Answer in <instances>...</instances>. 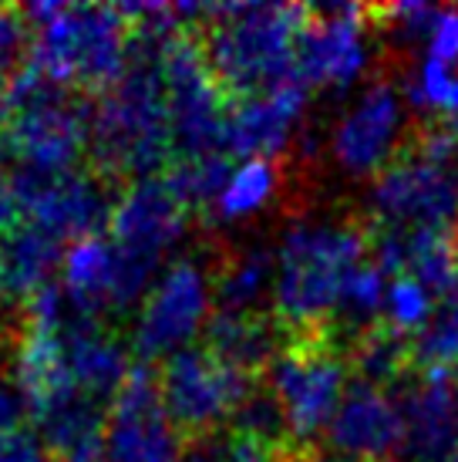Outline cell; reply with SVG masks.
Listing matches in <instances>:
<instances>
[{"label": "cell", "mask_w": 458, "mask_h": 462, "mask_svg": "<svg viewBox=\"0 0 458 462\" xmlns=\"http://www.w3.org/2000/svg\"><path fill=\"white\" fill-rule=\"evenodd\" d=\"M327 439L344 462H395L405 456L401 402L391 388L354 378L327 429Z\"/></svg>", "instance_id": "15"}, {"label": "cell", "mask_w": 458, "mask_h": 462, "mask_svg": "<svg viewBox=\"0 0 458 462\" xmlns=\"http://www.w3.org/2000/svg\"><path fill=\"white\" fill-rule=\"evenodd\" d=\"M21 223V213H17V203H14L7 182L0 176V300L7 297V281H4V233Z\"/></svg>", "instance_id": "29"}, {"label": "cell", "mask_w": 458, "mask_h": 462, "mask_svg": "<svg viewBox=\"0 0 458 462\" xmlns=\"http://www.w3.org/2000/svg\"><path fill=\"white\" fill-rule=\"evenodd\" d=\"M64 244L38 230L34 223L21 219L4 233V281L7 297L31 300L41 287L51 283V273L64 263Z\"/></svg>", "instance_id": "20"}, {"label": "cell", "mask_w": 458, "mask_h": 462, "mask_svg": "<svg viewBox=\"0 0 458 462\" xmlns=\"http://www.w3.org/2000/svg\"><path fill=\"white\" fill-rule=\"evenodd\" d=\"M31 61L64 88L112 91L132 61V21L122 7L102 4H31Z\"/></svg>", "instance_id": "3"}, {"label": "cell", "mask_w": 458, "mask_h": 462, "mask_svg": "<svg viewBox=\"0 0 458 462\" xmlns=\"http://www.w3.org/2000/svg\"><path fill=\"white\" fill-rule=\"evenodd\" d=\"M7 81H11V78H4V75H0V95L7 91Z\"/></svg>", "instance_id": "31"}, {"label": "cell", "mask_w": 458, "mask_h": 462, "mask_svg": "<svg viewBox=\"0 0 458 462\" xmlns=\"http://www.w3.org/2000/svg\"><path fill=\"white\" fill-rule=\"evenodd\" d=\"M159 388L169 419L186 439L216 432L236 415L246 395L256 388V374L233 368L209 347H186L166 358Z\"/></svg>", "instance_id": "7"}, {"label": "cell", "mask_w": 458, "mask_h": 462, "mask_svg": "<svg viewBox=\"0 0 458 462\" xmlns=\"http://www.w3.org/2000/svg\"><path fill=\"white\" fill-rule=\"evenodd\" d=\"M438 310L435 297L411 277H395L388 283V297H384V318L381 321L398 331L401 337H415L418 331H425V324L432 321V314Z\"/></svg>", "instance_id": "25"}, {"label": "cell", "mask_w": 458, "mask_h": 462, "mask_svg": "<svg viewBox=\"0 0 458 462\" xmlns=\"http://www.w3.org/2000/svg\"><path fill=\"white\" fill-rule=\"evenodd\" d=\"M27 54H34V27L27 21V14L17 7H0V75H17L24 68Z\"/></svg>", "instance_id": "26"}, {"label": "cell", "mask_w": 458, "mask_h": 462, "mask_svg": "<svg viewBox=\"0 0 458 462\" xmlns=\"http://www.w3.org/2000/svg\"><path fill=\"white\" fill-rule=\"evenodd\" d=\"M162 68L176 159L226 155V118L233 102L213 75L192 27L176 34Z\"/></svg>", "instance_id": "6"}, {"label": "cell", "mask_w": 458, "mask_h": 462, "mask_svg": "<svg viewBox=\"0 0 458 462\" xmlns=\"http://www.w3.org/2000/svg\"><path fill=\"white\" fill-rule=\"evenodd\" d=\"M405 415V456L448 462L458 449V382L445 372H418L398 392Z\"/></svg>", "instance_id": "16"}, {"label": "cell", "mask_w": 458, "mask_h": 462, "mask_svg": "<svg viewBox=\"0 0 458 462\" xmlns=\"http://www.w3.org/2000/svg\"><path fill=\"white\" fill-rule=\"evenodd\" d=\"M351 355L331 331L287 334L280 355L270 361L267 388L280 402L293 442H307L331 429L347 395Z\"/></svg>", "instance_id": "5"}, {"label": "cell", "mask_w": 458, "mask_h": 462, "mask_svg": "<svg viewBox=\"0 0 458 462\" xmlns=\"http://www.w3.org/2000/svg\"><path fill=\"white\" fill-rule=\"evenodd\" d=\"M186 439L169 419L159 372L132 365L105 425V462H182Z\"/></svg>", "instance_id": "10"}, {"label": "cell", "mask_w": 458, "mask_h": 462, "mask_svg": "<svg viewBox=\"0 0 458 462\" xmlns=\"http://www.w3.org/2000/svg\"><path fill=\"white\" fill-rule=\"evenodd\" d=\"M368 260V226L354 219H297L277 250L273 310L283 331H327L347 283Z\"/></svg>", "instance_id": "1"}, {"label": "cell", "mask_w": 458, "mask_h": 462, "mask_svg": "<svg viewBox=\"0 0 458 462\" xmlns=\"http://www.w3.org/2000/svg\"><path fill=\"white\" fill-rule=\"evenodd\" d=\"M310 7L300 4H206L192 27L229 102L253 98L293 81L297 41Z\"/></svg>", "instance_id": "2"}, {"label": "cell", "mask_w": 458, "mask_h": 462, "mask_svg": "<svg viewBox=\"0 0 458 462\" xmlns=\"http://www.w3.org/2000/svg\"><path fill=\"white\" fill-rule=\"evenodd\" d=\"M287 331L263 310H216L206 324V347L246 374H260L280 355Z\"/></svg>", "instance_id": "19"}, {"label": "cell", "mask_w": 458, "mask_h": 462, "mask_svg": "<svg viewBox=\"0 0 458 462\" xmlns=\"http://www.w3.org/2000/svg\"><path fill=\"white\" fill-rule=\"evenodd\" d=\"M216 300L219 310H260V300L277 283V254L267 246H243L223 257L216 270Z\"/></svg>", "instance_id": "21"}, {"label": "cell", "mask_w": 458, "mask_h": 462, "mask_svg": "<svg viewBox=\"0 0 458 462\" xmlns=\"http://www.w3.org/2000/svg\"><path fill=\"white\" fill-rule=\"evenodd\" d=\"M448 462H458V449H455V456H452V459H448Z\"/></svg>", "instance_id": "32"}, {"label": "cell", "mask_w": 458, "mask_h": 462, "mask_svg": "<svg viewBox=\"0 0 458 462\" xmlns=\"http://www.w3.org/2000/svg\"><path fill=\"white\" fill-rule=\"evenodd\" d=\"M405 98L391 81H371L351 112L337 122L331 152L351 176H378L401 152Z\"/></svg>", "instance_id": "14"}, {"label": "cell", "mask_w": 458, "mask_h": 462, "mask_svg": "<svg viewBox=\"0 0 458 462\" xmlns=\"http://www.w3.org/2000/svg\"><path fill=\"white\" fill-rule=\"evenodd\" d=\"M283 186V172L273 159H246L243 166H236L229 172L223 193L213 203V217L219 223H236L260 213L263 206L277 196V189Z\"/></svg>", "instance_id": "22"}, {"label": "cell", "mask_w": 458, "mask_h": 462, "mask_svg": "<svg viewBox=\"0 0 458 462\" xmlns=\"http://www.w3.org/2000/svg\"><path fill=\"white\" fill-rule=\"evenodd\" d=\"M189 223V206L182 203L162 176L135 180L114 199L108 217V240L128 257L159 270L166 254L182 240Z\"/></svg>", "instance_id": "13"}, {"label": "cell", "mask_w": 458, "mask_h": 462, "mask_svg": "<svg viewBox=\"0 0 458 462\" xmlns=\"http://www.w3.org/2000/svg\"><path fill=\"white\" fill-rule=\"evenodd\" d=\"M307 85L293 78L287 85L253 98H240L229 105L226 118V155L246 159H273L290 145L307 108Z\"/></svg>", "instance_id": "17"}, {"label": "cell", "mask_w": 458, "mask_h": 462, "mask_svg": "<svg viewBox=\"0 0 458 462\" xmlns=\"http://www.w3.org/2000/svg\"><path fill=\"white\" fill-rule=\"evenodd\" d=\"M11 189L21 219L34 223L38 230L54 236L58 244H78L95 236L112 217L108 186L91 172H61V176H38V172H7L4 176Z\"/></svg>", "instance_id": "9"}, {"label": "cell", "mask_w": 458, "mask_h": 462, "mask_svg": "<svg viewBox=\"0 0 458 462\" xmlns=\"http://www.w3.org/2000/svg\"><path fill=\"white\" fill-rule=\"evenodd\" d=\"M368 21L371 7H310L297 41V75L307 88H347L368 68Z\"/></svg>", "instance_id": "11"}, {"label": "cell", "mask_w": 458, "mask_h": 462, "mask_svg": "<svg viewBox=\"0 0 458 462\" xmlns=\"http://www.w3.org/2000/svg\"><path fill=\"white\" fill-rule=\"evenodd\" d=\"M31 415L24 392L17 385L0 382V439H11L17 432H24V419Z\"/></svg>", "instance_id": "27"}, {"label": "cell", "mask_w": 458, "mask_h": 462, "mask_svg": "<svg viewBox=\"0 0 458 462\" xmlns=\"http://www.w3.org/2000/svg\"><path fill=\"white\" fill-rule=\"evenodd\" d=\"M287 462H324V459H317L314 449H293V456Z\"/></svg>", "instance_id": "30"}, {"label": "cell", "mask_w": 458, "mask_h": 462, "mask_svg": "<svg viewBox=\"0 0 458 462\" xmlns=\"http://www.w3.org/2000/svg\"><path fill=\"white\" fill-rule=\"evenodd\" d=\"M374 230H458V129L435 122L371 186Z\"/></svg>", "instance_id": "4"}, {"label": "cell", "mask_w": 458, "mask_h": 462, "mask_svg": "<svg viewBox=\"0 0 458 462\" xmlns=\"http://www.w3.org/2000/svg\"><path fill=\"white\" fill-rule=\"evenodd\" d=\"M297 446H273L263 439L243 436L236 429H216L206 436L186 439L182 462H287Z\"/></svg>", "instance_id": "23"}, {"label": "cell", "mask_w": 458, "mask_h": 462, "mask_svg": "<svg viewBox=\"0 0 458 462\" xmlns=\"http://www.w3.org/2000/svg\"><path fill=\"white\" fill-rule=\"evenodd\" d=\"M216 281L199 260H176L152 283L135 328V351L149 365L152 358H172L176 351L192 347L189 341L213 321Z\"/></svg>", "instance_id": "8"}, {"label": "cell", "mask_w": 458, "mask_h": 462, "mask_svg": "<svg viewBox=\"0 0 458 462\" xmlns=\"http://www.w3.org/2000/svg\"><path fill=\"white\" fill-rule=\"evenodd\" d=\"M61 273V287L68 291L71 304L95 318L105 310H128L145 294V287H152L155 277L152 267L122 254L102 233L68 246Z\"/></svg>", "instance_id": "12"}, {"label": "cell", "mask_w": 458, "mask_h": 462, "mask_svg": "<svg viewBox=\"0 0 458 462\" xmlns=\"http://www.w3.org/2000/svg\"><path fill=\"white\" fill-rule=\"evenodd\" d=\"M229 162L226 155H196V159H172V166L166 169L162 180L172 186V193L189 206H206L213 209L216 196L223 193V186L229 180Z\"/></svg>", "instance_id": "24"}, {"label": "cell", "mask_w": 458, "mask_h": 462, "mask_svg": "<svg viewBox=\"0 0 458 462\" xmlns=\"http://www.w3.org/2000/svg\"><path fill=\"white\" fill-rule=\"evenodd\" d=\"M54 331L61 337L64 365L75 385L98 402H114L132 372L125 345L112 331H105L95 314H85L81 308H71V314Z\"/></svg>", "instance_id": "18"}, {"label": "cell", "mask_w": 458, "mask_h": 462, "mask_svg": "<svg viewBox=\"0 0 458 462\" xmlns=\"http://www.w3.org/2000/svg\"><path fill=\"white\" fill-rule=\"evenodd\" d=\"M0 462H51L44 442L31 432H17L11 439H0Z\"/></svg>", "instance_id": "28"}]
</instances>
